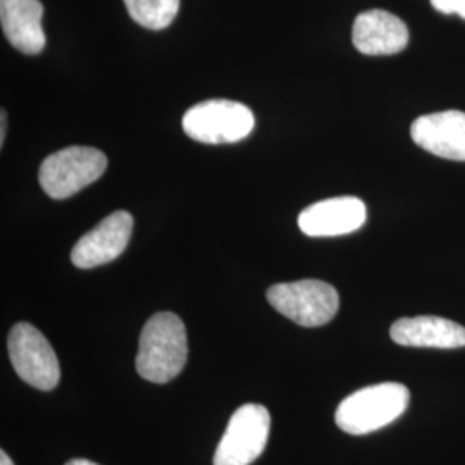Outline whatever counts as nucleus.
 <instances>
[{"label": "nucleus", "instance_id": "1", "mask_svg": "<svg viewBox=\"0 0 465 465\" xmlns=\"http://www.w3.org/2000/svg\"><path fill=\"white\" fill-rule=\"evenodd\" d=\"M188 361L183 321L173 312H157L145 322L136 355L138 374L150 382L174 380Z\"/></svg>", "mask_w": 465, "mask_h": 465}, {"label": "nucleus", "instance_id": "2", "mask_svg": "<svg viewBox=\"0 0 465 465\" xmlns=\"http://www.w3.org/2000/svg\"><path fill=\"white\" fill-rule=\"evenodd\" d=\"M411 403V391L400 382H380L362 388L343 400L334 414L338 428L362 436L397 420Z\"/></svg>", "mask_w": 465, "mask_h": 465}, {"label": "nucleus", "instance_id": "3", "mask_svg": "<svg viewBox=\"0 0 465 465\" xmlns=\"http://www.w3.org/2000/svg\"><path fill=\"white\" fill-rule=\"evenodd\" d=\"M255 126V116L245 104L232 100H205L190 107L183 116L184 134L195 142L219 145L247 138Z\"/></svg>", "mask_w": 465, "mask_h": 465}, {"label": "nucleus", "instance_id": "4", "mask_svg": "<svg viewBox=\"0 0 465 465\" xmlns=\"http://www.w3.org/2000/svg\"><path fill=\"white\" fill-rule=\"evenodd\" d=\"M267 302L303 328L328 324L340 309V295L334 286L319 280L272 284L267 290Z\"/></svg>", "mask_w": 465, "mask_h": 465}, {"label": "nucleus", "instance_id": "5", "mask_svg": "<svg viewBox=\"0 0 465 465\" xmlns=\"http://www.w3.org/2000/svg\"><path fill=\"white\" fill-rule=\"evenodd\" d=\"M107 169V157L94 147L73 145L49 155L38 173V182L50 199L64 200L95 183Z\"/></svg>", "mask_w": 465, "mask_h": 465}, {"label": "nucleus", "instance_id": "6", "mask_svg": "<svg viewBox=\"0 0 465 465\" xmlns=\"http://www.w3.org/2000/svg\"><path fill=\"white\" fill-rule=\"evenodd\" d=\"M9 359L17 376L30 386L50 391L61 380V367L49 340L28 322H17L7 340Z\"/></svg>", "mask_w": 465, "mask_h": 465}, {"label": "nucleus", "instance_id": "7", "mask_svg": "<svg viewBox=\"0 0 465 465\" xmlns=\"http://www.w3.org/2000/svg\"><path fill=\"white\" fill-rule=\"evenodd\" d=\"M271 432V416L264 405L247 403L234 411L223 434L214 465H250L264 451Z\"/></svg>", "mask_w": 465, "mask_h": 465}, {"label": "nucleus", "instance_id": "8", "mask_svg": "<svg viewBox=\"0 0 465 465\" xmlns=\"http://www.w3.org/2000/svg\"><path fill=\"white\" fill-rule=\"evenodd\" d=\"M134 232V217L126 211H116L82 236L71 252V262L80 269L109 264L126 250Z\"/></svg>", "mask_w": 465, "mask_h": 465}, {"label": "nucleus", "instance_id": "9", "mask_svg": "<svg viewBox=\"0 0 465 465\" xmlns=\"http://www.w3.org/2000/svg\"><path fill=\"white\" fill-rule=\"evenodd\" d=\"M367 221L366 203L357 197H334L321 200L299 216V228L303 234L322 238V236H341L361 230Z\"/></svg>", "mask_w": 465, "mask_h": 465}, {"label": "nucleus", "instance_id": "10", "mask_svg": "<svg viewBox=\"0 0 465 465\" xmlns=\"http://www.w3.org/2000/svg\"><path fill=\"white\" fill-rule=\"evenodd\" d=\"M411 134L420 149L432 155L465 161V113L445 111L417 117Z\"/></svg>", "mask_w": 465, "mask_h": 465}, {"label": "nucleus", "instance_id": "11", "mask_svg": "<svg viewBox=\"0 0 465 465\" xmlns=\"http://www.w3.org/2000/svg\"><path fill=\"white\" fill-rule=\"evenodd\" d=\"M351 40L355 49L366 55H391L407 47L409 28L395 15L372 9L357 16Z\"/></svg>", "mask_w": 465, "mask_h": 465}, {"label": "nucleus", "instance_id": "12", "mask_svg": "<svg viewBox=\"0 0 465 465\" xmlns=\"http://www.w3.org/2000/svg\"><path fill=\"white\" fill-rule=\"evenodd\" d=\"M391 340L401 347L462 349L465 328L443 317H403L391 324Z\"/></svg>", "mask_w": 465, "mask_h": 465}, {"label": "nucleus", "instance_id": "13", "mask_svg": "<svg viewBox=\"0 0 465 465\" xmlns=\"http://www.w3.org/2000/svg\"><path fill=\"white\" fill-rule=\"evenodd\" d=\"M44 5L40 0H0V23L15 49L35 55L45 49L42 26Z\"/></svg>", "mask_w": 465, "mask_h": 465}, {"label": "nucleus", "instance_id": "14", "mask_svg": "<svg viewBox=\"0 0 465 465\" xmlns=\"http://www.w3.org/2000/svg\"><path fill=\"white\" fill-rule=\"evenodd\" d=\"M128 15L147 30H164L180 11V0H124Z\"/></svg>", "mask_w": 465, "mask_h": 465}, {"label": "nucleus", "instance_id": "15", "mask_svg": "<svg viewBox=\"0 0 465 465\" xmlns=\"http://www.w3.org/2000/svg\"><path fill=\"white\" fill-rule=\"evenodd\" d=\"M431 5L443 15H459L465 19V0H431Z\"/></svg>", "mask_w": 465, "mask_h": 465}, {"label": "nucleus", "instance_id": "16", "mask_svg": "<svg viewBox=\"0 0 465 465\" xmlns=\"http://www.w3.org/2000/svg\"><path fill=\"white\" fill-rule=\"evenodd\" d=\"M5 121H7V114H5V111H2V116H0V147L5 142Z\"/></svg>", "mask_w": 465, "mask_h": 465}, {"label": "nucleus", "instance_id": "17", "mask_svg": "<svg viewBox=\"0 0 465 465\" xmlns=\"http://www.w3.org/2000/svg\"><path fill=\"white\" fill-rule=\"evenodd\" d=\"M66 465H99L95 464V462H92V460H86V459H73V460H69Z\"/></svg>", "mask_w": 465, "mask_h": 465}, {"label": "nucleus", "instance_id": "18", "mask_svg": "<svg viewBox=\"0 0 465 465\" xmlns=\"http://www.w3.org/2000/svg\"><path fill=\"white\" fill-rule=\"evenodd\" d=\"M0 465H15V462L11 460V457L5 451H2L0 453Z\"/></svg>", "mask_w": 465, "mask_h": 465}]
</instances>
